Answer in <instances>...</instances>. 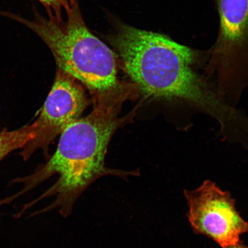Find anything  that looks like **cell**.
<instances>
[{
  "instance_id": "obj_6",
  "label": "cell",
  "mask_w": 248,
  "mask_h": 248,
  "mask_svg": "<svg viewBox=\"0 0 248 248\" xmlns=\"http://www.w3.org/2000/svg\"><path fill=\"white\" fill-rule=\"evenodd\" d=\"M87 105L85 92L78 82L57 69L53 86L39 116L33 123L32 138L22 148L20 155L24 160L29 159L36 150L47 154L51 142L80 118Z\"/></svg>"
},
{
  "instance_id": "obj_3",
  "label": "cell",
  "mask_w": 248,
  "mask_h": 248,
  "mask_svg": "<svg viewBox=\"0 0 248 248\" xmlns=\"http://www.w3.org/2000/svg\"><path fill=\"white\" fill-rule=\"evenodd\" d=\"M66 14L64 19L46 18L36 13L33 20H29L10 12H0L36 33L50 49L58 69L82 83L94 97L119 89L123 83L118 79L119 60L115 52L89 30L78 1Z\"/></svg>"
},
{
  "instance_id": "obj_5",
  "label": "cell",
  "mask_w": 248,
  "mask_h": 248,
  "mask_svg": "<svg viewBox=\"0 0 248 248\" xmlns=\"http://www.w3.org/2000/svg\"><path fill=\"white\" fill-rule=\"evenodd\" d=\"M189 222L197 234L206 235L222 248L239 243L248 233V222L238 213L229 192L206 180L195 190H185Z\"/></svg>"
},
{
  "instance_id": "obj_4",
  "label": "cell",
  "mask_w": 248,
  "mask_h": 248,
  "mask_svg": "<svg viewBox=\"0 0 248 248\" xmlns=\"http://www.w3.org/2000/svg\"><path fill=\"white\" fill-rule=\"evenodd\" d=\"M219 26L207 49L204 74L216 80L217 92L235 107L248 85V0H216Z\"/></svg>"
},
{
  "instance_id": "obj_2",
  "label": "cell",
  "mask_w": 248,
  "mask_h": 248,
  "mask_svg": "<svg viewBox=\"0 0 248 248\" xmlns=\"http://www.w3.org/2000/svg\"><path fill=\"white\" fill-rule=\"evenodd\" d=\"M130 88L124 84L115 91L95 96L94 109L64 130L50 159L32 174L16 180L15 182L24 184L21 191L23 194L52 176H60L54 185L29 204L31 207L45 198L57 197L51 204L36 215L58 209L60 215L66 218L72 214L80 195L101 176L114 175L126 178L137 175L105 167L108 144L124 121L119 115L120 108L129 97Z\"/></svg>"
},
{
  "instance_id": "obj_9",
  "label": "cell",
  "mask_w": 248,
  "mask_h": 248,
  "mask_svg": "<svg viewBox=\"0 0 248 248\" xmlns=\"http://www.w3.org/2000/svg\"><path fill=\"white\" fill-rule=\"evenodd\" d=\"M225 248H248V247L240 241L239 243L236 244L232 245V246H229Z\"/></svg>"
},
{
  "instance_id": "obj_1",
  "label": "cell",
  "mask_w": 248,
  "mask_h": 248,
  "mask_svg": "<svg viewBox=\"0 0 248 248\" xmlns=\"http://www.w3.org/2000/svg\"><path fill=\"white\" fill-rule=\"evenodd\" d=\"M107 40L124 72L145 97L184 101L216 120L227 113V104L200 73L205 68L207 50L123 23L117 24Z\"/></svg>"
},
{
  "instance_id": "obj_7",
  "label": "cell",
  "mask_w": 248,
  "mask_h": 248,
  "mask_svg": "<svg viewBox=\"0 0 248 248\" xmlns=\"http://www.w3.org/2000/svg\"><path fill=\"white\" fill-rule=\"evenodd\" d=\"M33 130L32 124L14 131L0 132V160L11 152L23 148L32 139Z\"/></svg>"
},
{
  "instance_id": "obj_10",
  "label": "cell",
  "mask_w": 248,
  "mask_h": 248,
  "mask_svg": "<svg viewBox=\"0 0 248 248\" xmlns=\"http://www.w3.org/2000/svg\"><path fill=\"white\" fill-rule=\"evenodd\" d=\"M1 203H2V202H0V204H1Z\"/></svg>"
},
{
  "instance_id": "obj_8",
  "label": "cell",
  "mask_w": 248,
  "mask_h": 248,
  "mask_svg": "<svg viewBox=\"0 0 248 248\" xmlns=\"http://www.w3.org/2000/svg\"><path fill=\"white\" fill-rule=\"evenodd\" d=\"M47 11L48 16L60 18L63 12L69 11L78 0H38Z\"/></svg>"
}]
</instances>
